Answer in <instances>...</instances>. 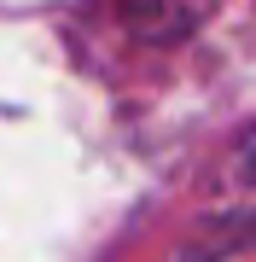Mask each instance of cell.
<instances>
[{
  "mask_svg": "<svg viewBox=\"0 0 256 262\" xmlns=\"http://www.w3.org/2000/svg\"><path fill=\"white\" fill-rule=\"evenodd\" d=\"M111 6L134 41H187L216 12V0H111Z\"/></svg>",
  "mask_w": 256,
  "mask_h": 262,
  "instance_id": "cell-1",
  "label": "cell"
},
{
  "mask_svg": "<svg viewBox=\"0 0 256 262\" xmlns=\"http://www.w3.org/2000/svg\"><path fill=\"white\" fill-rule=\"evenodd\" d=\"M216 262H256V239H245V245H227Z\"/></svg>",
  "mask_w": 256,
  "mask_h": 262,
  "instance_id": "cell-2",
  "label": "cell"
},
{
  "mask_svg": "<svg viewBox=\"0 0 256 262\" xmlns=\"http://www.w3.org/2000/svg\"><path fill=\"white\" fill-rule=\"evenodd\" d=\"M250 175H256V134H250Z\"/></svg>",
  "mask_w": 256,
  "mask_h": 262,
  "instance_id": "cell-3",
  "label": "cell"
}]
</instances>
